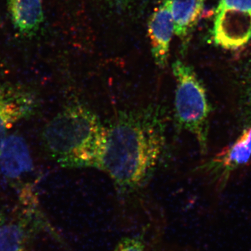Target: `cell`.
<instances>
[{"instance_id":"obj_7","label":"cell","mask_w":251,"mask_h":251,"mask_svg":"<svg viewBox=\"0 0 251 251\" xmlns=\"http://www.w3.org/2000/svg\"><path fill=\"white\" fill-rule=\"evenodd\" d=\"M174 0H163L149 20L148 32L151 52L155 64L161 69L166 67L171 52V44L175 34L173 16Z\"/></svg>"},{"instance_id":"obj_11","label":"cell","mask_w":251,"mask_h":251,"mask_svg":"<svg viewBox=\"0 0 251 251\" xmlns=\"http://www.w3.org/2000/svg\"><path fill=\"white\" fill-rule=\"evenodd\" d=\"M24 221L0 225V251H28V229Z\"/></svg>"},{"instance_id":"obj_9","label":"cell","mask_w":251,"mask_h":251,"mask_svg":"<svg viewBox=\"0 0 251 251\" xmlns=\"http://www.w3.org/2000/svg\"><path fill=\"white\" fill-rule=\"evenodd\" d=\"M13 25L23 36L35 34L44 22L41 0H7Z\"/></svg>"},{"instance_id":"obj_8","label":"cell","mask_w":251,"mask_h":251,"mask_svg":"<svg viewBox=\"0 0 251 251\" xmlns=\"http://www.w3.org/2000/svg\"><path fill=\"white\" fill-rule=\"evenodd\" d=\"M32 159L25 140L9 135L0 146V171L7 179H17L30 173Z\"/></svg>"},{"instance_id":"obj_6","label":"cell","mask_w":251,"mask_h":251,"mask_svg":"<svg viewBox=\"0 0 251 251\" xmlns=\"http://www.w3.org/2000/svg\"><path fill=\"white\" fill-rule=\"evenodd\" d=\"M213 38L216 45L237 50L251 39V12L232 9H216Z\"/></svg>"},{"instance_id":"obj_2","label":"cell","mask_w":251,"mask_h":251,"mask_svg":"<svg viewBox=\"0 0 251 251\" xmlns=\"http://www.w3.org/2000/svg\"><path fill=\"white\" fill-rule=\"evenodd\" d=\"M42 141L46 152L62 168L100 169L106 126L83 103L64 107L45 126Z\"/></svg>"},{"instance_id":"obj_1","label":"cell","mask_w":251,"mask_h":251,"mask_svg":"<svg viewBox=\"0 0 251 251\" xmlns=\"http://www.w3.org/2000/svg\"><path fill=\"white\" fill-rule=\"evenodd\" d=\"M167 123L166 108L151 103L117 112L106 126L100 170L120 194L138 191L154 174L166 151Z\"/></svg>"},{"instance_id":"obj_3","label":"cell","mask_w":251,"mask_h":251,"mask_svg":"<svg viewBox=\"0 0 251 251\" xmlns=\"http://www.w3.org/2000/svg\"><path fill=\"white\" fill-rule=\"evenodd\" d=\"M176 81L175 125L177 133L196 138L201 153L207 152L211 106L206 90L194 69L180 59L172 65Z\"/></svg>"},{"instance_id":"obj_13","label":"cell","mask_w":251,"mask_h":251,"mask_svg":"<svg viewBox=\"0 0 251 251\" xmlns=\"http://www.w3.org/2000/svg\"><path fill=\"white\" fill-rule=\"evenodd\" d=\"M114 251H145L143 241L138 238H124Z\"/></svg>"},{"instance_id":"obj_12","label":"cell","mask_w":251,"mask_h":251,"mask_svg":"<svg viewBox=\"0 0 251 251\" xmlns=\"http://www.w3.org/2000/svg\"><path fill=\"white\" fill-rule=\"evenodd\" d=\"M238 102L239 111L246 126H251V68L239 77Z\"/></svg>"},{"instance_id":"obj_10","label":"cell","mask_w":251,"mask_h":251,"mask_svg":"<svg viewBox=\"0 0 251 251\" xmlns=\"http://www.w3.org/2000/svg\"><path fill=\"white\" fill-rule=\"evenodd\" d=\"M205 0H174L173 16L175 34L181 41L183 51L186 50L196 25L199 22Z\"/></svg>"},{"instance_id":"obj_5","label":"cell","mask_w":251,"mask_h":251,"mask_svg":"<svg viewBox=\"0 0 251 251\" xmlns=\"http://www.w3.org/2000/svg\"><path fill=\"white\" fill-rule=\"evenodd\" d=\"M251 158V126H246L233 143L198 167L214 179L220 189L227 184L229 176Z\"/></svg>"},{"instance_id":"obj_4","label":"cell","mask_w":251,"mask_h":251,"mask_svg":"<svg viewBox=\"0 0 251 251\" xmlns=\"http://www.w3.org/2000/svg\"><path fill=\"white\" fill-rule=\"evenodd\" d=\"M39 99L34 90L23 85L0 83V146L19 122L34 115Z\"/></svg>"},{"instance_id":"obj_14","label":"cell","mask_w":251,"mask_h":251,"mask_svg":"<svg viewBox=\"0 0 251 251\" xmlns=\"http://www.w3.org/2000/svg\"><path fill=\"white\" fill-rule=\"evenodd\" d=\"M232 9L251 12V0H220L216 9Z\"/></svg>"}]
</instances>
